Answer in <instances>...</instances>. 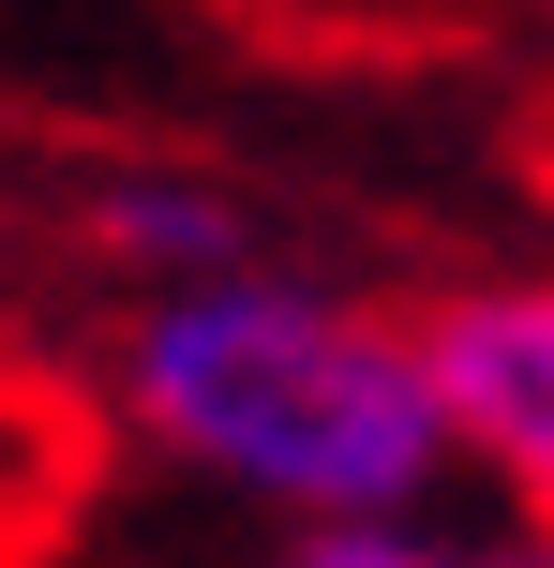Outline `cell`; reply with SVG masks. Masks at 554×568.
Here are the masks:
<instances>
[{"label":"cell","instance_id":"277c9868","mask_svg":"<svg viewBox=\"0 0 554 568\" xmlns=\"http://www.w3.org/2000/svg\"><path fill=\"white\" fill-rule=\"evenodd\" d=\"M105 225H120V255H150V270H240V210H210V195H120Z\"/></svg>","mask_w":554,"mask_h":568},{"label":"cell","instance_id":"6da1fadb","mask_svg":"<svg viewBox=\"0 0 554 568\" xmlns=\"http://www.w3.org/2000/svg\"><path fill=\"white\" fill-rule=\"evenodd\" d=\"M135 419L180 464L270 494L315 524H375L450 464V404L420 374V329H375L345 300L210 270L135 329Z\"/></svg>","mask_w":554,"mask_h":568},{"label":"cell","instance_id":"7a4b0ae2","mask_svg":"<svg viewBox=\"0 0 554 568\" xmlns=\"http://www.w3.org/2000/svg\"><path fill=\"white\" fill-rule=\"evenodd\" d=\"M420 374L450 404V449L554 509V284H465L420 314Z\"/></svg>","mask_w":554,"mask_h":568},{"label":"cell","instance_id":"3957f363","mask_svg":"<svg viewBox=\"0 0 554 568\" xmlns=\"http://www.w3.org/2000/svg\"><path fill=\"white\" fill-rule=\"evenodd\" d=\"M285 568H554V539H420V524H300Z\"/></svg>","mask_w":554,"mask_h":568}]
</instances>
